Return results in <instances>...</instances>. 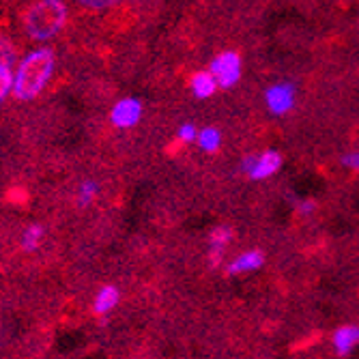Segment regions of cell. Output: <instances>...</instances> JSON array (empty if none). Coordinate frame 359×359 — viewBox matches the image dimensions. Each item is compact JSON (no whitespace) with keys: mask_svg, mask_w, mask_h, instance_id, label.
Listing matches in <instances>:
<instances>
[{"mask_svg":"<svg viewBox=\"0 0 359 359\" xmlns=\"http://www.w3.org/2000/svg\"><path fill=\"white\" fill-rule=\"evenodd\" d=\"M56 69V54L50 48H37L28 52L13 72L11 95L20 102H32L48 86Z\"/></svg>","mask_w":359,"mask_h":359,"instance_id":"cell-1","label":"cell"},{"mask_svg":"<svg viewBox=\"0 0 359 359\" xmlns=\"http://www.w3.org/2000/svg\"><path fill=\"white\" fill-rule=\"evenodd\" d=\"M67 15L69 13L65 0H37L24 13V30L30 39L48 41L65 28Z\"/></svg>","mask_w":359,"mask_h":359,"instance_id":"cell-2","label":"cell"},{"mask_svg":"<svg viewBox=\"0 0 359 359\" xmlns=\"http://www.w3.org/2000/svg\"><path fill=\"white\" fill-rule=\"evenodd\" d=\"M241 172H245L254 181H265L280 172L282 168V155L273 149L263 153H252L241 159Z\"/></svg>","mask_w":359,"mask_h":359,"instance_id":"cell-3","label":"cell"},{"mask_svg":"<svg viewBox=\"0 0 359 359\" xmlns=\"http://www.w3.org/2000/svg\"><path fill=\"white\" fill-rule=\"evenodd\" d=\"M209 72L213 74V78L217 80L219 88H233L239 84L241 80V72H243V60L237 52H222L217 54L211 65H209Z\"/></svg>","mask_w":359,"mask_h":359,"instance_id":"cell-4","label":"cell"},{"mask_svg":"<svg viewBox=\"0 0 359 359\" xmlns=\"http://www.w3.org/2000/svg\"><path fill=\"white\" fill-rule=\"evenodd\" d=\"M297 104V86L290 82H276L265 90V106L271 114L284 116Z\"/></svg>","mask_w":359,"mask_h":359,"instance_id":"cell-5","label":"cell"},{"mask_svg":"<svg viewBox=\"0 0 359 359\" xmlns=\"http://www.w3.org/2000/svg\"><path fill=\"white\" fill-rule=\"evenodd\" d=\"M142 118V104L134 97H127V100H121L118 104H114L112 112H110V121L116 127L129 129L134 127L138 121Z\"/></svg>","mask_w":359,"mask_h":359,"instance_id":"cell-6","label":"cell"},{"mask_svg":"<svg viewBox=\"0 0 359 359\" xmlns=\"http://www.w3.org/2000/svg\"><path fill=\"white\" fill-rule=\"evenodd\" d=\"M263 265H265V254L260 250H248V252H241L239 256H235L233 263H228L226 273L228 276H245V273L258 271Z\"/></svg>","mask_w":359,"mask_h":359,"instance_id":"cell-7","label":"cell"},{"mask_svg":"<svg viewBox=\"0 0 359 359\" xmlns=\"http://www.w3.org/2000/svg\"><path fill=\"white\" fill-rule=\"evenodd\" d=\"M332 344L338 355H351L359 346V325H340L332 336Z\"/></svg>","mask_w":359,"mask_h":359,"instance_id":"cell-8","label":"cell"},{"mask_svg":"<svg viewBox=\"0 0 359 359\" xmlns=\"http://www.w3.org/2000/svg\"><path fill=\"white\" fill-rule=\"evenodd\" d=\"M233 241V231L228 226H217L215 231L209 235V260H211V267H217L224 258L226 248L231 245Z\"/></svg>","mask_w":359,"mask_h":359,"instance_id":"cell-9","label":"cell"},{"mask_svg":"<svg viewBox=\"0 0 359 359\" xmlns=\"http://www.w3.org/2000/svg\"><path fill=\"white\" fill-rule=\"evenodd\" d=\"M189 88H191L194 97H198V100H209V97L215 95V90L219 86H217V80L213 78L211 72H196L189 78Z\"/></svg>","mask_w":359,"mask_h":359,"instance_id":"cell-10","label":"cell"},{"mask_svg":"<svg viewBox=\"0 0 359 359\" xmlns=\"http://www.w3.org/2000/svg\"><path fill=\"white\" fill-rule=\"evenodd\" d=\"M118 299H121V292H118L116 286H104L95 297V312L97 314H108L110 310L116 308Z\"/></svg>","mask_w":359,"mask_h":359,"instance_id":"cell-11","label":"cell"},{"mask_svg":"<svg viewBox=\"0 0 359 359\" xmlns=\"http://www.w3.org/2000/svg\"><path fill=\"white\" fill-rule=\"evenodd\" d=\"M196 142H198V147L207 153H215L219 151L222 147V132L217 127H205L198 132V136H196Z\"/></svg>","mask_w":359,"mask_h":359,"instance_id":"cell-12","label":"cell"},{"mask_svg":"<svg viewBox=\"0 0 359 359\" xmlns=\"http://www.w3.org/2000/svg\"><path fill=\"white\" fill-rule=\"evenodd\" d=\"M41 239H43V228L41 226H28L24 235H22V248L26 252H32V250H37L41 245Z\"/></svg>","mask_w":359,"mask_h":359,"instance_id":"cell-13","label":"cell"},{"mask_svg":"<svg viewBox=\"0 0 359 359\" xmlns=\"http://www.w3.org/2000/svg\"><path fill=\"white\" fill-rule=\"evenodd\" d=\"M18 58V48L15 43L5 37V35H0V65H9V67H13V62Z\"/></svg>","mask_w":359,"mask_h":359,"instance_id":"cell-14","label":"cell"},{"mask_svg":"<svg viewBox=\"0 0 359 359\" xmlns=\"http://www.w3.org/2000/svg\"><path fill=\"white\" fill-rule=\"evenodd\" d=\"M13 90V69L9 65H0V104H3Z\"/></svg>","mask_w":359,"mask_h":359,"instance_id":"cell-15","label":"cell"},{"mask_svg":"<svg viewBox=\"0 0 359 359\" xmlns=\"http://www.w3.org/2000/svg\"><path fill=\"white\" fill-rule=\"evenodd\" d=\"M95 194H97V183L95 181H86L80 185V191H78V205L80 207H86L93 203L95 198Z\"/></svg>","mask_w":359,"mask_h":359,"instance_id":"cell-16","label":"cell"},{"mask_svg":"<svg viewBox=\"0 0 359 359\" xmlns=\"http://www.w3.org/2000/svg\"><path fill=\"white\" fill-rule=\"evenodd\" d=\"M78 3L86 9H93V11H104V9H110L114 5H118L121 0H78Z\"/></svg>","mask_w":359,"mask_h":359,"instance_id":"cell-17","label":"cell"},{"mask_svg":"<svg viewBox=\"0 0 359 359\" xmlns=\"http://www.w3.org/2000/svg\"><path fill=\"white\" fill-rule=\"evenodd\" d=\"M340 164H342L346 170H351V172H359V151H348V153H344L342 159H340Z\"/></svg>","mask_w":359,"mask_h":359,"instance_id":"cell-18","label":"cell"},{"mask_svg":"<svg viewBox=\"0 0 359 359\" xmlns=\"http://www.w3.org/2000/svg\"><path fill=\"white\" fill-rule=\"evenodd\" d=\"M179 140L181 142H196V136H198V129H196L191 123H185V125H181L179 127Z\"/></svg>","mask_w":359,"mask_h":359,"instance_id":"cell-19","label":"cell"},{"mask_svg":"<svg viewBox=\"0 0 359 359\" xmlns=\"http://www.w3.org/2000/svg\"><path fill=\"white\" fill-rule=\"evenodd\" d=\"M314 209H316V203L310 201V198H304V201L297 203V211H299L302 215H308V213H312Z\"/></svg>","mask_w":359,"mask_h":359,"instance_id":"cell-20","label":"cell"}]
</instances>
